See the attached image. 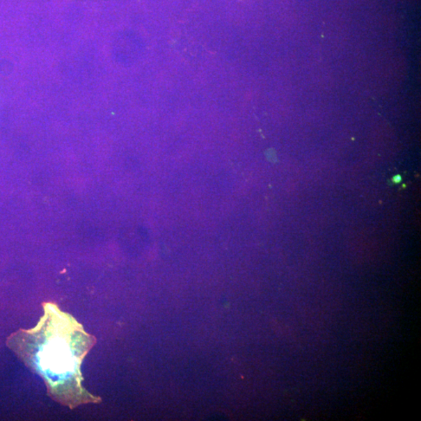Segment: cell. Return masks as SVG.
<instances>
[{"instance_id":"cell-1","label":"cell","mask_w":421,"mask_h":421,"mask_svg":"<svg viewBox=\"0 0 421 421\" xmlns=\"http://www.w3.org/2000/svg\"><path fill=\"white\" fill-rule=\"evenodd\" d=\"M37 326L10 335L6 345L32 372L40 375L51 399L70 410L102 399L82 386L81 364L97 340L54 302L42 303Z\"/></svg>"},{"instance_id":"cell-2","label":"cell","mask_w":421,"mask_h":421,"mask_svg":"<svg viewBox=\"0 0 421 421\" xmlns=\"http://www.w3.org/2000/svg\"><path fill=\"white\" fill-rule=\"evenodd\" d=\"M395 181H396V182H399V181H400V177L398 176L396 178H395Z\"/></svg>"}]
</instances>
